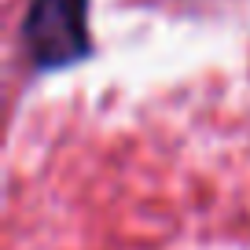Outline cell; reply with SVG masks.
Here are the masks:
<instances>
[{
    "label": "cell",
    "mask_w": 250,
    "mask_h": 250,
    "mask_svg": "<svg viewBox=\"0 0 250 250\" xmlns=\"http://www.w3.org/2000/svg\"><path fill=\"white\" fill-rule=\"evenodd\" d=\"M26 52L37 66L55 70L88 55L85 0H33L26 11Z\"/></svg>",
    "instance_id": "1"
}]
</instances>
